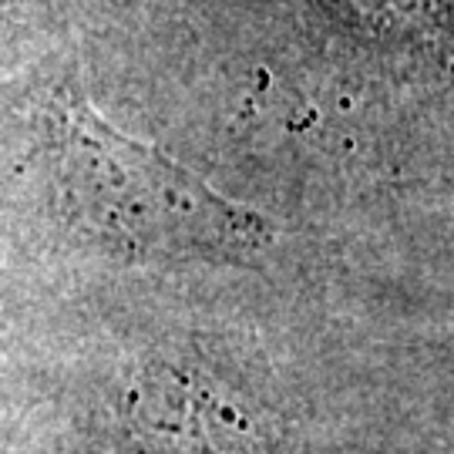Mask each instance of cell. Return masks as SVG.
<instances>
[{"mask_svg": "<svg viewBox=\"0 0 454 454\" xmlns=\"http://www.w3.org/2000/svg\"><path fill=\"white\" fill-rule=\"evenodd\" d=\"M44 121L61 209L112 249L135 260L246 262L273 243L270 219L118 131L82 91L65 88Z\"/></svg>", "mask_w": 454, "mask_h": 454, "instance_id": "cell-1", "label": "cell"}]
</instances>
